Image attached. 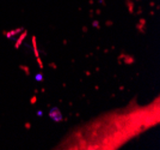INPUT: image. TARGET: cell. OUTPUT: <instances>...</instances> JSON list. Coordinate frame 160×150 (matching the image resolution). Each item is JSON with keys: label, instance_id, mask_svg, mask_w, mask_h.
I'll return each mask as SVG.
<instances>
[{"label": "cell", "instance_id": "1", "mask_svg": "<svg viewBox=\"0 0 160 150\" xmlns=\"http://www.w3.org/2000/svg\"><path fill=\"white\" fill-rule=\"evenodd\" d=\"M49 115L55 120V121H60L61 119H62V117H61V113H60V111L58 109V108H54L50 113H49Z\"/></svg>", "mask_w": 160, "mask_h": 150}, {"label": "cell", "instance_id": "3", "mask_svg": "<svg viewBox=\"0 0 160 150\" xmlns=\"http://www.w3.org/2000/svg\"><path fill=\"white\" fill-rule=\"evenodd\" d=\"M25 36H26V31H24V32H23V34L20 35V37H19L18 40H17V43H16V48H19V46L22 44V41L24 40V37H25Z\"/></svg>", "mask_w": 160, "mask_h": 150}, {"label": "cell", "instance_id": "8", "mask_svg": "<svg viewBox=\"0 0 160 150\" xmlns=\"http://www.w3.org/2000/svg\"><path fill=\"white\" fill-rule=\"evenodd\" d=\"M35 102H36V96H34V97H32V99H31V103H32V105H34V103H35Z\"/></svg>", "mask_w": 160, "mask_h": 150}, {"label": "cell", "instance_id": "2", "mask_svg": "<svg viewBox=\"0 0 160 150\" xmlns=\"http://www.w3.org/2000/svg\"><path fill=\"white\" fill-rule=\"evenodd\" d=\"M23 29L22 28H19V29H16V30H12V31H10V32H5V35L7 36V37H12V36H14L16 34H18L19 31H22Z\"/></svg>", "mask_w": 160, "mask_h": 150}, {"label": "cell", "instance_id": "7", "mask_svg": "<svg viewBox=\"0 0 160 150\" xmlns=\"http://www.w3.org/2000/svg\"><path fill=\"white\" fill-rule=\"evenodd\" d=\"M93 26L99 29V24H98V22H97V20H94V22H93Z\"/></svg>", "mask_w": 160, "mask_h": 150}, {"label": "cell", "instance_id": "6", "mask_svg": "<svg viewBox=\"0 0 160 150\" xmlns=\"http://www.w3.org/2000/svg\"><path fill=\"white\" fill-rule=\"evenodd\" d=\"M42 79H43V76H42V75H37V76H36V81H38V82H41Z\"/></svg>", "mask_w": 160, "mask_h": 150}, {"label": "cell", "instance_id": "5", "mask_svg": "<svg viewBox=\"0 0 160 150\" xmlns=\"http://www.w3.org/2000/svg\"><path fill=\"white\" fill-rule=\"evenodd\" d=\"M135 60H134V58H130V57H128L127 58V60H126V64H133Z\"/></svg>", "mask_w": 160, "mask_h": 150}, {"label": "cell", "instance_id": "4", "mask_svg": "<svg viewBox=\"0 0 160 150\" xmlns=\"http://www.w3.org/2000/svg\"><path fill=\"white\" fill-rule=\"evenodd\" d=\"M19 69H22V70H24V72H25V75H30V70H29V67H26V66H23V65H20L19 66Z\"/></svg>", "mask_w": 160, "mask_h": 150}]
</instances>
